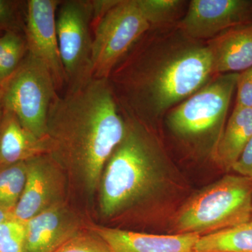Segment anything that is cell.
Returning <instances> with one entry per match:
<instances>
[{
	"label": "cell",
	"mask_w": 252,
	"mask_h": 252,
	"mask_svg": "<svg viewBox=\"0 0 252 252\" xmlns=\"http://www.w3.org/2000/svg\"><path fill=\"white\" fill-rule=\"evenodd\" d=\"M109 79L56 94L47 118V154L70 171L89 194L98 189L106 163L126 131V117Z\"/></svg>",
	"instance_id": "2"
},
{
	"label": "cell",
	"mask_w": 252,
	"mask_h": 252,
	"mask_svg": "<svg viewBox=\"0 0 252 252\" xmlns=\"http://www.w3.org/2000/svg\"><path fill=\"white\" fill-rule=\"evenodd\" d=\"M112 252H194L200 236L195 234L157 235L92 225Z\"/></svg>",
	"instance_id": "13"
},
{
	"label": "cell",
	"mask_w": 252,
	"mask_h": 252,
	"mask_svg": "<svg viewBox=\"0 0 252 252\" xmlns=\"http://www.w3.org/2000/svg\"><path fill=\"white\" fill-rule=\"evenodd\" d=\"M13 217V212L0 209V223Z\"/></svg>",
	"instance_id": "27"
},
{
	"label": "cell",
	"mask_w": 252,
	"mask_h": 252,
	"mask_svg": "<svg viewBox=\"0 0 252 252\" xmlns=\"http://www.w3.org/2000/svg\"><path fill=\"white\" fill-rule=\"evenodd\" d=\"M137 2L151 27L174 21L185 4L180 0H137Z\"/></svg>",
	"instance_id": "20"
},
{
	"label": "cell",
	"mask_w": 252,
	"mask_h": 252,
	"mask_svg": "<svg viewBox=\"0 0 252 252\" xmlns=\"http://www.w3.org/2000/svg\"><path fill=\"white\" fill-rule=\"evenodd\" d=\"M26 177V161L0 167V209L14 211L22 195Z\"/></svg>",
	"instance_id": "19"
},
{
	"label": "cell",
	"mask_w": 252,
	"mask_h": 252,
	"mask_svg": "<svg viewBox=\"0 0 252 252\" xmlns=\"http://www.w3.org/2000/svg\"><path fill=\"white\" fill-rule=\"evenodd\" d=\"M24 222L11 217L0 223V252H24Z\"/></svg>",
	"instance_id": "21"
},
{
	"label": "cell",
	"mask_w": 252,
	"mask_h": 252,
	"mask_svg": "<svg viewBox=\"0 0 252 252\" xmlns=\"http://www.w3.org/2000/svg\"><path fill=\"white\" fill-rule=\"evenodd\" d=\"M27 177L13 217L26 222L64 202V179L61 167L48 154L26 161Z\"/></svg>",
	"instance_id": "11"
},
{
	"label": "cell",
	"mask_w": 252,
	"mask_h": 252,
	"mask_svg": "<svg viewBox=\"0 0 252 252\" xmlns=\"http://www.w3.org/2000/svg\"><path fill=\"white\" fill-rule=\"evenodd\" d=\"M150 29L137 0H119L92 23L93 77L109 79L118 64Z\"/></svg>",
	"instance_id": "6"
},
{
	"label": "cell",
	"mask_w": 252,
	"mask_h": 252,
	"mask_svg": "<svg viewBox=\"0 0 252 252\" xmlns=\"http://www.w3.org/2000/svg\"><path fill=\"white\" fill-rule=\"evenodd\" d=\"M54 252H112L102 239L89 230L68 240Z\"/></svg>",
	"instance_id": "22"
},
{
	"label": "cell",
	"mask_w": 252,
	"mask_h": 252,
	"mask_svg": "<svg viewBox=\"0 0 252 252\" xmlns=\"http://www.w3.org/2000/svg\"><path fill=\"white\" fill-rule=\"evenodd\" d=\"M2 112V105H1V88L0 87V117Z\"/></svg>",
	"instance_id": "28"
},
{
	"label": "cell",
	"mask_w": 252,
	"mask_h": 252,
	"mask_svg": "<svg viewBox=\"0 0 252 252\" xmlns=\"http://www.w3.org/2000/svg\"><path fill=\"white\" fill-rule=\"evenodd\" d=\"M236 175L252 179V137L232 168Z\"/></svg>",
	"instance_id": "25"
},
{
	"label": "cell",
	"mask_w": 252,
	"mask_h": 252,
	"mask_svg": "<svg viewBox=\"0 0 252 252\" xmlns=\"http://www.w3.org/2000/svg\"><path fill=\"white\" fill-rule=\"evenodd\" d=\"M236 91L235 106L252 108V66L239 74Z\"/></svg>",
	"instance_id": "23"
},
{
	"label": "cell",
	"mask_w": 252,
	"mask_h": 252,
	"mask_svg": "<svg viewBox=\"0 0 252 252\" xmlns=\"http://www.w3.org/2000/svg\"><path fill=\"white\" fill-rule=\"evenodd\" d=\"M61 2L58 0H29L24 26L28 52L49 69L59 94L65 88L56 30V11Z\"/></svg>",
	"instance_id": "9"
},
{
	"label": "cell",
	"mask_w": 252,
	"mask_h": 252,
	"mask_svg": "<svg viewBox=\"0 0 252 252\" xmlns=\"http://www.w3.org/2000/svg\"><path fill=\"white\" fill-rule=\"evenodd\" d=\"M194 252H252V220L200 237Z\"/></svg>",
	"instance_id": "17"
},
{
	"label": "cell",
	"mask_w": 252,
	"mask_h": 252,
	"mask_svg": "<svg viewBox=\"0 0 252 252\" xmlns=\"http://www.w3.org/2000/svg\"><path fill=\"white\" fill-rule=\"evenodd\" d=\"M0 30H1V29H0Z\"/></svg>",
	"instance_id": "30"
},
{
	"label": "cell",
	"mask_w": 252,
	"mask_h": 252,
	"mask_svg": "<svg viewBox=\"0 0 252 252\" xmlns=\"http://www.w3.org/2000/svg\"><path fill=\"white\" fill-rule=\"evenodd\" d=\"M24 252H54L84 232L77 214L63 202L25 222Z\"/></svg>",
	"instance_id": "12"
},
{
	"label": "cell",
	"mask_w": 252,
	"mask_h": 252,
	"mask_svg": "<svg viewBox=\"0 0 252 252\" xmlns=\"http://www.w3.org/2000/svg\"><path fill=\"white\" fill-rule=\"evenodd\" d=\"M251 220H252V218H251Z\"/></svg>",
	"instance_id": "29"
},
{
	"label": "cell",
	"mask_w": 252,
	"mask_h": 252,
	"mask_svg": "<svg viewBox=\"0 0 252 252\" xmlns=\"http://www.w3.org/2000/svg\"><path fill=\"white\" fill-rule=\"evenodd\" d=\"M177 36L157 50L154 39L144 34L109 78L122 110L144 125L189 98L215 75L208 45L182 31Z\"/></svg>",
	"instance_id": "1"
},
{
	"label": "cell",
	"mask_w": 252,
	"mask_h": 252,
	"mask_svg": "<svg viewBox=\"0 0 252 252\" xmlns=\"http://www.w3.org/2000/svg\"><path fill=\"white\" fill-rule=\"evenodd\" d=\"M119 0H94L93 4L92 23L104 16L109 9L115 6Z\"/></svg>",
	"instance_id": "26"
},
{
	"label": "cell",
	"mask_w": 252,
	"mask_h": 252,
	"mask_svg": "<svg viewBox=\"0 0 252 252\" xmlns=\"http://www.w3.org/2000/svg\"><path fill=\"white\" fill-rule=\"evenodd\" d=\"M207 45L215 76L243 72L252 66V24L228 30Z\"/></svg>",
	"instance_id": "14"
},
{
	"label": "cell",
	"mask_w": 252,
	"mask_h": 252,
	"mask_svg": "<svg viewBox=\"0 0 252 252\" xmlns=\"http://www.w3.org/2000/svg\"><path fill=\"white\" fill-rule=\"evenodd\" d=\"M252 137V108L235 106L213 152L219 166L232 170Z\"/></svg>",
	"instance_id": "16"
},
{
	"label": "cell",
	"mask_w": 252,
	"mask_h": 252,
	"mask_svg": "<svg viewBox=\"0 0 252 252\" xmlns=\"http://www.w3.org/2000/svg\"><path fill=\"white\" fill-rule=\"evenodd\" d=\"M58 11L56 30L65 91H76L94 78L92 1H63Z\"/></svg>",
	"instance_id": "7"
},
{
	"label": "cell",
	"mask_w": 252,
	"mask_h": 252,
	"mask_svg": "<svg viewBox=\"0 0 252 252\" xmlns=\"http://www.w3.org/2000/svg\"><path fill=\"white\" fill-rule=\"evenodd\" d=\"M47 154L46 139L37 138L28 131L18 117L3 109L0 117V167L27 161Z\"/></svg>",
	"instance_id": "15"
},
{
	"label": "cell",
	"mask_w": 252,
	"mask_h": 252,
	"mask_svg": "<svg viewBox=\"0 0 252 252\" xmlns=\"http://www.w3.org/2000/svg\"><path fill=\"white\" fill-rule=\"evenodd\" d=\"M239 74L216 76L213 81L172 109L167 117L172 132L178 137L191 140L214 130L221 135Z\"/></svg>",
	"instance_id": "8"
},
{
	"label": "cell",
	"mask_w": 252,
	"mask_h": 252,
	"mask_svg": "<svg viewBox=\"0 0 252 252\" xmlns=\"http://www.w3.org/2000/svg\"><path fill=\"white\" fill-rule=\"evenodd\" d=\"M251 24L252 0H193L179 28L195 40H211L232 28Z\"/></svg>",
	"instance_id": "10"
},
{
	"label": "cell",
	"mask_w": 252,
	"mask_h": 252,
	"mask_svg": "<svg viewBox=\"0 0 252 252\" xmlns=\"http://www.w3.org/2000/svg\"><path fill=\"white\" fill-rule=\"evenodd\" d=\"M28 52L26 37L19 31L9 30L0 36V86L16 72Z\"/></svg>",
	"instance_id": "18"
},
{
	"label": "cell",
	"mask_w": 252,
	"mask_h": 252,
	"mask_svg": "<svg viewBox=\"0 0 252 252\" xmlns=\"http://www.w3.org/2000/svg\"><path fill=\"white\" fill-rule=\"evenodd\" d=\"M125 115V136L106 163L98 187L105 218L145 203L170 180V165L157 139L146 126Z\"/></svg>",
	"instance_id": "3"
},
{
	"label": "cell",
	"mask_w": 252,
	"mask_h": 252,
	"mask_svg": "<svg viewBox=\"0 0 252 252\" xmlns=\"http://www.w3.org/2000/svg\"><path fill=\"white\" fill-rule=\"evenodd\" d=\"M16 5V1L0 0V29L18 31Z\"/></svg>",
	"instance_id": "24"
},
{
	"label": "cell",
	"mask_w": 252,
	"mask_h": 252,
	"mask_svg": "<svg viewBox=\"0 0 252 252\" xmlns=\"http://www.w3.org/2000/svg\"><path fill=\"white\" fill-rule=\"evenodd\" d=\"M252 179L228 175L188 199L174 214L172 234L204 236L251 220Z\"/></svg>",
	"instance_id": "4"
},
{
	"label": "cell",
	"mask_w": 252,
	"mask_h": 252,
	"mask_svg": "<svg viewBox=\"0 0 252 252\" xmlns=\"http://www.w3.org/2000/svg\"><path fill=\"white\" fill-rule=\"evenodd\" d=\"M1 88L2 108L14 113L37 138L46 139L48 113L58 94L46 66L28 52L16 72Z\"/></svg>",
	"instance_id": "5"
}]
</instances>
